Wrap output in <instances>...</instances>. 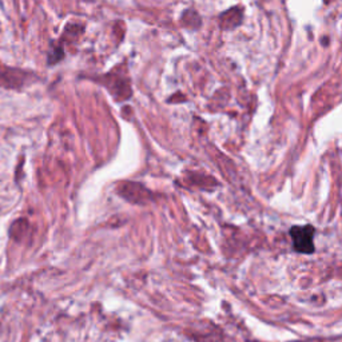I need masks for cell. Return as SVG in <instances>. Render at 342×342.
<instances>
[{
  "label": "cell",
  "mask_w": 342,
  "mask_h": 342,
  "mask_svg": "<svg viewBox=\"0 0 342 342\" xmlns=\"http://www.w3.org/2000/svg\"><path fill=\"white\" fill-rule=\"evenodd\" d=\"M294 249L299 253H313L314 251V229L312 226H294L290 230Z\"/></svg>",
  "instance_id": "6da1fadb"
},
{
  "label": "cell",
  "mask_w": 342,
  "mask_h": 342,
  "mask_svg": "<svg viewBox=\"0 0 342 342\" xmlns=\"http://www.w3.org/2000/svg\"><path fill=\"white\" fill-rule=\"evenodd\" d=\"M82 32H83V27H82V25L69 24L67 27H66V29H64L63 39L73 42V40L76 39L79 35L82 34Z\"/></svg>",
  "instance_id": "3957f363"
},
{
  "label": "cell",
  "mask_w": 342,
  "mask_h": 342,
  "mask_svg": "<svg viewBox=\"0 0 342 342\" xmlns=\"http://www.w3.org/2000/svg\"><path fill=\"white\" fill-rule=\"evenodd\" d=\"M28 73L16 69H5L0 71V83L4 87L19 88L25 83Z\"/></svg>",
  "instance_id": "7a4b0ae2"
}]
</instances>
